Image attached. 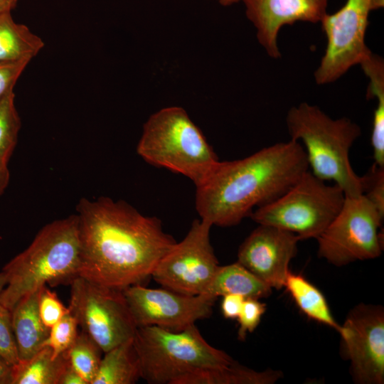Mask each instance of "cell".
<instances>
[{
  "label": "cell",
  "instance_id": "obj_18",
  "mask_svg": "<svg viewBox=\"0 0 384 384\" xmlns=\"http://www.w3.org/2000/svg\"><path fill=\"white\" fill-rule=\"evenodd\" d=\"M90 384H134L142 378L133 338L104 353Z\"/></svg>",
  "mask_w": 384,
  "mask_h": 384
},
{
  "label": "cell",
  "instance_id": "obj_38",
  "mask_svg": "<svg viewBox=\"0 0 384 384\" xmlns=\"http://www.w3.org/2000/svg\"><path fill=\"white\" fill-rule=\"evenodd\" d=\"M220 4L224 6H229L233 4L240 0H218Z\"/></svg>",
  "mask_w": 384,
  "mask_h": 384
},
{
  "label": "cell",
  "instance_id": "obj_2",
  "mask_svg": "<svg viewBox=\"0 0 384 384\" xmlns=\"http://www.w3.org/2000/svg\"><path fill=\"white\" fill-rule=\"evenodd\" d=\"M302 145L290 139L243 159L219 161L196 186V208L212 225L230 227L277 199L309 170Z\"/></svg>",
  "mask_w": 384,
  "mask_h": 384
},
{
  "label": "cell",
  "instance_id": "obj_12",
  "mask_svg": "<svg viewBox=\"0 0 384 384\" xmlns=\"http://www.w3.org/2000/svg\"><path fill=\"white\" fill-rule=\"evenodd\" d=\"M122 292L137 327L155 326L174 331L210 317L215 302L203 294L189 296L142 284L127 287Z\"/></svg>",
  "mask_w": 384,
  "mask_h": 384
},
{
  "label": "cell",
  "instance_id": "obj_33",
  "mask_svg": "<svg viewBox=\"0 0 384 384\" xmlns=\"http://www.w3.org/2000/svg\"><path fill=\"white\" fill-rule=\"evenodd\" d=\"M58 384H87V383L69 365L63 373Z\"/></svg>",
  "mask_w": 384,
  "mask_h": 384
},
{
  "label": "cell",
  "instance_id": "obj_16",
  "mask_svg": "<svg viewBox=\"0 0 384 384\" xmlns=\"http://www.w3.org/2000/svg\"><path fill=\"white\" fill-rule=\"evenodd\" d=\"M40 289L22 297L11 310L19 361L30 358L42 348L49 334L38 312Z\"/></svg>",
  "mask_w": 384,
  "mask_h": 384
},
{
  "label": "cell",
  "instance_id": "obj_6",
  "mask_svg": "<svg viewBox=\"0 0 384 384\" xmlns=\"http://www.w3.org/2000/svg\"><path fill=\"white\" fill-rule=\"evenodd\" d=\"M133 343L142 378L150 384H173L188 373L223 368L235 362L227 353L210 345L195 324L178 331L155 326L137 327Z\"/></svg>",
  "mask_w": 384,
  "mask_h": 384
},
{
  "label": "cell",
  "instance_id": "obj_22",
  "mask_svg": "<svg viewBox=\"0 0 384 384\" xmlns=\"http://www.w3.org/2000/svg\"><path fill=\"white\" fill-rule=\"evenodd\" d=\"M284 287L306 316L340 332L341 325L334 318L324 296L305 277L289 271Z\"/></svg>",
  "mask_w": 384,
  "mask_h": 384
},
{
  "label": "cell",
  "instance_id": "obj_20",
  "mask_svg": "<svg viewBox=\"0 0 384 384\" xmlns=\"http://www.w3.org/2000/svg\"><path fill=\"white\" fill-rule=\"evenodd\" d=\"M43 40L11 13L0 16V63L31 60L43 48Z\"/></svg>",
  "mask_w": 384,
  "mask_h": 384
},
{
  "label": "cell",
  "instance_id": "obj_1",
  "mask_svg": "<svg viewBox=\"0 0 384 384\" xmlns=\"http://www.w3.org/2000/svg\"><path fill=\"white\" fill-rule=\"evenodd\" d=\"M80 240L78 276L124 289L142 284L177 242L161 220L123 201L82 198L77 205Z\"/></svg>",
  "mask_w": 384,
  "mask_h": 384
},
{
  "label": "cell",
  "instance_id": "obj_15",
  "mask_svg": "<svg viewBox=\"0 0 384 384\" xmlns=\"http://www.w3.org/2000/svg\"><path fill=\"white\" fill-rule=\"evenodd\" d=\"M256 30L259 43L272 58L281 56L278 35L281 28L297 21L321 23L329 0H240Z\"/></svg>",
  "mask_w": 384,
  "mask_h": 384
},
{
  "label": "cell",
  "instance_id": "obj_30",
  "mask_svg": "<svg viewBox=\"0 0 384 384\" xmlns=\"http://www.w3.org/2000/svg\"><path fill=\"white\" fill-rule=\"evenodd\" d=\"M266 310V305L257 299H245L239 316L240 326L238 331V339L244 341L247 333L252 332L259 325Z\"/></svg>",
  "mask_w": 384,
  "mask_h": 384
},
{
  "label": "cell",
  "instance_id": "obj_23",
  "mask_svg": "<svg viewBox=\"0 0 384 384\" xmlns=\"http://www.w3.org/2000/svg\"><path fill=\"white\" fill-rule=\"evenodd\" d=\"M369 80L367 95L375 98L376 107L373 112L370 143L373 151L374 163L384 166V63L378 57L367 60L361 65Z\"/></svg>",
  "mask_w": 384,
  "mask_h": 384
},
{
  "label": "cell",
  "instance_id": "obj_17",
  "mask_svg": "<svg viewBox=\"0 0 384 384\" xmlns=\"http://www.w3.org/2000/svg\"><path fill=\"white\" fill-rule=\"evenodd\" d=\"M272 288L238 262L219 266L201 294L216 300L226 294H238L245 299H260L272 293Z\"/></svg>",
  "mask_w": 384,
  "mask_h": 384
},
{
  "label": "cell",
  "instance_id": "obj_10",
  "mask_svg": "<svg viewBox=\"0 0 384 384\" xmlns=\"http://www.w3.org/2000/svg\"><path fill=\"white\" fill-rule=\"evenodd\" d=\"M384 0H346L336 12L321 21L326 47L314 72L318 85L338 80L371 53L366 43L370 13L383 8Z\"/></svg>",
  "mask_w": 384,
  "mask_h": 384
},
{
  "label": "cell",
  "instance_id": "obj_27",
  "mask_svg": "<svg viewBox=\"0 0 384 384\" xmlns=\"http://www.w3.org/2000/svg\"><path fill=\"white\" fill-rule=\"evenodd\" d=\"M0 359L10 366L18 363L19 356L12 326L11 311L0 304Z\"/></svg>",
  "mask_w": 384,
  "mask_h": 384
},
{
  "label": "cell",
  "instance_id": "obj_3",
  "mask_svg": "<svg viewBox=\"0 0 384 384\" xmlns=\"http://www.w3.org/2000/svg\"><path fill=\"white\" fill-rule=\"evenodd\" d=\"M80 240L78 215L51 222L2 269L6 285L0 304L12 310L24 296L46 284L70 283L78 276Z\"/></svg>",
  "mask_w": 384,
  "mask_h": 384
},
{
  "label": "cell",
  "instance_id": "obj_31",
  "mask_svg": "<svg viewBox=\"0 0 384 384\" xmlns=\"http://www.w3.org/2000/svg\"><path fill=\"white\" fill-rule=\"evenodd\" d=\"M30 60L0 63V100L9 91L14 90L18 79Z\"/></svg>",
  "mask_w": 384,
  "mask_h": 384
},
{
  "label": "cell",
  "instance_id": "obj_11",
  "mask_svg": "<svg viewBox=\"0 0 384 384\" xmlns=\"http://www.w3.org/2000/svg\"><path fill=\"white\" fill-rule=\"evenodd\" d=\"M212 226L205 220H194L185 238L161 259L151 277L177 293L202 294L219 267L210 243Z\"/></svg>",
  "mask_w": 384,
  "mask_h": 384
},
{
  "label": "cell",
  "instance_id": "obj_8",
  "mask_svg": "<svg viewBox=\"0 0 384 384\" xmlns=\"http://www.w3.org/2000/svg\"><path fill=\"white\" fill-rule=\"evenodd\" d=\"M383 218L363 194L345 196L337 215L316 238L319 257L338 267L379 257Z\"/></svg>",
  "mask_w": 384,
  "mask_h": 384
},
{
  "label": "cell",
  "instance_id": "obj_4",
  "mask_svg": "<svg viewBox=\"0 0 384 384\" xmlns=\"http://www.w3.org/2000/svg\"><path fill=\"white\" fill-rule=\"evenodd\" d=\"M290 139L303 146L311 172L323 181H332L345 196L363 193V179L353 170L349 151L361 134L358 124L348 117L334 119L318 106L302 102L286 116Z\"/></svg>",
  "mask_w": 384,
  "mask_h": 384
},
{
  "label": "cell",
  "instance_id": "obj_21",
  "mask_svg": "<svg viewBox=\"0 0 384 384\" xmlns=\"http://www.w3.org/2000/svg\"><path fill=\"white\" fill-rule=\"evenodd\" d=\"M282 375L278 370L256 371L234 362L223 368L188 373L176 379L173 384H272Z\"/></svg>",
  "mask_w": 384,
  "mask_h": 384
},
{
  "label": "cell",
  "instance_id": "obj_35",
  "mask_svg": "<svg viewBox=\"0 0 384 384\" xmlns=\"http://www.w3.org/2000/svg\"><path fill=\"white\" fill-rule=\"evenodd\" d=\"M10 179V173L7 166L0 165V196L4 192Z\"/></svg>",
  "mask_w": 384,
  "mask_h": 384
},
{
  "label": "cell",
  "instance_id": "obj_29",
  "mask_svg": "<svg viewBox=\"0 0 384 384\" xmlns=\"http://www.w3.org/2000/svg\"><path fill=\"white\" fill-rule=\"evenodd\" d=\"M362 179V194L384 215V166L373 163Z\"/></svg>",
  "mask_w": 384,
  "mask_h": 384
},
{
  "label": "cell",
  "instance_id": "obj_7",
  "mask_svg": "<svg viewBox=\"0 0 384 384\" xmlns=\"http://www.w3.org/2000/svg\"><path fill=\"white\" fill-rule=\"evenodd\" d=\"M345 200L343 191L328 184L309 169L281 196L253 210L259 225L274 226L299 237L316 239L335 218Z\"/></svg>",
  "mask_w": 384,
  "mask_h": 384
},
{
  "label": "cell",
  "instance_id": "obj_14",
  "mask_svg": "<svg viewBox=\"0 0 384 384\" xmlns=\"http://www.w3.org/2000/svg\"><path fill=\"white\" fill-rule=\"evenodd\" d=\"M300 240L292 232L259 225L239 247L237 262L272 289H279L284 287Z\"/></svg>",
  "mask_w": 384,
  "mask_h": 384
},
{
  "label": "cell",
  "instance_id": "obj_13",
  "mask_svg": "<svg viewBox=\"0 0 384 384\" xmlns=\"http://www.w3.org/2000/svg\"><path fill=\"white\" fill-rule=\"evenodd\" d=\"M354 380L362 384L384 381V311L382 306L355 307L339 332Z\"/></svg>",
  "mask_w": 384,
  "mask_h": 384
},
{
  "label": "cell",
  "instance_id": "obj_25",
  "mask_svg": "<svg viewBox=\"0 0 384 384\" xmlns=\"http://www.w3.org/2000/svg\"><path fill=\"white\" fill-rule=\"evenodd\" d=\"M21 119L14 90L0 100V165L7 166L17 143Z\"/></svg>",
  "mask_w": 384,
  "mask_h": 384
},
{
  "label": "cell",
  "instance_id": "obj_37",
  "mask_svg": "<svg viewBox=\"0 0 384 384\" xmlns=\"http://www.w3.org/2000/svg\"><path fill=\"white\" fill-rule=\"evenodd\" d=\"M6 274L3 271L0 272V295L6 285Z\"/></svg>",
  "mask_w": 384,
  "mask_h": 384
},
{
  "label": "cell",
  "instance_id": "obj_32",
  "mask_svg": "<svg viewBox=\"0 0 384 384\" xmlns=\"http://www.w3.org/2000/svg\"><path fill=\"white\" fill-rule=\"evenodd\" d=\"M245 298L238 294L223 296L221 311L223 316L228 319H238Z\"/></svg>",
  "mask_w": 384,
  "mask_h": 384
},
{
  "label": "cell",
  "instance_id": "obj_34",
  "mask_svg": "<svg viewBox=\"0 0 384 384\" xmlns=\"http://www.w3.org/2000/svg\"><path fill=\"white\" fill-rule=\"evenodd\" d=\"M0 384H11V366L0 359Z\"/></svg>",
  "mask_w": 384,
  "mask_h": 384
},
{
  "label": "cell",
  "instance_id": "obj_36",
  "mask_svg": "<svg viewBox=\"0 0 384 384\" xmlns=\"http://www.w3.org/2000/svg\"><path fill=\"white\" fill-rule=\"evenodd\" d=\"M18 0H0V16L11 13L16 6Z\"/></svg>",
  "mask_w": 384,
  "mask_h": 384
},
{
  "label": "cell",
  "instance_id": "obj_5",
  "mask_svg": "<svg viewBox=\"0 0 384 384\" xmlns=\"http://www.w3.org/2000/svg\"><path fill=\"white\" fill-rule=\"evenodd\" d=\"M137 154L149 164L198 185L220 161L200 129L181 107L161 109L143 127Z\"/></svg>",
  "mask_w": 384,
  "mask_h": 384
},
{
  "label": "cell",
  "instance_id": "obj_9",
  "mask_svg": "<svg viewBox=\"0 0 384 384\" xmlns=\"http://www.w3.org/2000/svg\"><path fill=\"white\" fill-rule=\"evenodd\" d=\"M70 284V313L103 353L134 337L137 326L122 289L80 276Z\"/></svg>",
  "mask_w": 384,
  "mask_h": 384
},
{
  "label": "cell",
  "instance_id": "obj_26",
  "mask_svg": "<svg viewBox=\"0 0 384 384\" xmlns=\"http://www.w3.org/2000/svg\"><path fill=\"white\" fill-rule=\"evenodd\" d=\"M78 326L76 319L69 311L50 329L43 347H50L53 358L67 351L78 334Z\"/></svg>",
  "mask_w": 384,
  "mask_h": 384
},
{
  "label": "cell",
  "instance_id": "obj_24",
  "mask_svg": "<svg viewBox=\"0 0 384 384\" xmlns=\"http://www.w3.org/2000/svg\"><path fill=\"white\" fill-rule=\"evenodd\" d=\"M70 365L90 384L99 368L102 354L100 347L86 333H78L74 343L65 351Z\"/></svg>",
  "mask_w": 384,
  "mask_h": 384
},
{
  "label": "cell",
  "instance_id": "obj_28",
  "mask_svg": "<svg viewBox=\"0 0 384 384\" xmlns=\"http://www.w3.org/2000/svg\"><path fill=\"white\" fill-rule=\"evenodd\" d=\"M55 292L46 286L41 287L38 297V312L43 324L49 329L63 316L69 313Z\"/></svg>",
  "mask_w": 384,
  "mask_h": 384
},
{
  "label": "cell",
  "instance_id": "obj_19",
  "mask_svg": "<svg viewBox=\"0 0 384 384\" xmlns=\"http://www.w3.org/2000/svg\"><path fill=\"white\" fill-rule=\"evenodd\" d=\"M69 365L65 352L53 358L51 348L44 346L11 366V384H58Z\"/></svg>",
  "mask_w": 384,
  "mask_h": 384
}]
</instances>
